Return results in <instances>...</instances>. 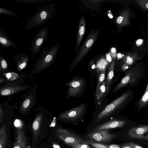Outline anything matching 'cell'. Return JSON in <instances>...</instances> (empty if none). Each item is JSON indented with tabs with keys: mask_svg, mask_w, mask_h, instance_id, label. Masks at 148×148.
Wrapping results in <instances>:
<instances>
[{
	"mask_svg": "<svg viewBox=\"0 0 148 148\" xmlns=\"http://www.w3.org/2000/svg\"><path fill=\"white\" fill-rule=\"evenodd\" d=\"M133 96L132 90L125 92L106 107L98 115L94 122H97L120 111L132 100Z\"/></svg>",
	"mask_w": 148,
	"mask_h": 148,
	"instance_id": "1",
	"label": "cell"
},
{
	"mask_svg": "<svg viewBox=\"0 0 148 148\" xmlns=\"http://www.w3.org/2000/svg\"><path fill=\"white\" fill-rule=\"evenodd\" d=\"M59 46V43H58L54 45L49 50L44 48L42 50L37 62L34 64L31 73L34 74H38L54 63Z\"/></svg>",
	"mask_w": 148,
	"mask_h": 148,
	"instance_id": "2",
	"label": "cell"
},
{
	"mask_svg": "<svg viewBox=\"0 0 148 148\" xmlns=\"http://www.w3.org/2000/svg\"><path fill=\"white\" fill-rule=\"evenodd\" d=\"M55 5L51 3L39 10L29 20L25 26L26 29L40 25L54 14Z\"/></svg>",
	"mask_w": 148,
	"mask_h": 148,
	"instance_id": "3",
	"label": "cell"
},
{
	"mask_svg": "<svg viewBox=\"0 0 148 148\" xmlns=\"http://www.w3.org/2000/svg\"><path fill=\"white\" fill-rule=\"evenodd\" d=\"M99 33V30H97L89 33L82 45L79 47L77 55L73 60L70 67V72H72V70L77 65L92 47Z\"/></svg>",
	"mask_w": 148,
	"mask_h": 148,
	"instance_id": "4",
	"label": "cell"
},
{
	"mask_svg": "<svg viewBox=\"0 0 148 148\" xmlns=\"http://www.w3.org/2000/svg\"><path fill=\"white\" fill-rule=\"evenodd\" d=\"M87 83L85 78L82 77L76 76L67 82L65 85L68 86L66 92L67 98L71 97H82L86 90Z\"/></svg>",
	"mask_w": 148,
	"mask_h": 148,
	"instance_id": "5",
	"label": "cell"
},
{
	"mask_svg": "<svg viewBox=\"0 0 148 148\" xmlns=\"http://www.w3.org/2000/svg\"><path fill=\"white\" fill-rule=\"evenodd\" d=\"M87 104L84 103L70 109L61 112L57 119L62 121L75 122L84 116L87 109Z\"/></svg>",
	"mask_w": 148,
	"mask_h": 148,
	"instance_id": "6",
	"label": "cell"
},
{
	"mask_svg": "<svg viewBox=\"0 0 148 148\" xmlns=\"http://www.w3.org/2000/svg\"><path fill=\"white\" fill-rule=\"evenodd\" d=\"M37 85V84L35 83L34 86L25 95L20 107V111L22 114L29 113L34 106L36 100Z\"/></svg>",
	"mask_w": 148,
	"mask_h": 148,
	"instance_id": "7",
	"label": "cell"
},
{
	"mask_svg": "<svg viewBox=\"0 0 148 148\" xmlns=\"http://www.w3.org/2000/svg\"><path fill=\"white\" fill-rule=\"evenodd\" d=\"M56 135L60 140L68 145L83 143L85 140L64 129H58L56 132Z\"/></svg>",
	"mask_w": 148,
	"mask_h": 148,
	"instance_id": "8",
	"label": "cell"
},
{
	"mask_svg": "<svg viewBox=\"0 0 148 148\" xmlns=\"http://www.w3.org/2000/svg\"><path fill=\"white\" fill-rule=\"evenodd\" d=\"M142 74L137 68L132 69L128 71L120 82L114 89L112 93L129 84H132L141 79Z\"/></svg>",
	"mask_w": 148,
	"mask_h": 148,
	"instance_id": "9",
	"label": "cell"
},
{
	"mask_svg": "<svg viewBox=\"0 0 148 148\" xmlns=\"http://www.w3.org/2000/svg\"><path fill=\"white\" fill-rule=\"evenodd\" d=\"M114 134H112L106 130L92 131L85 138L88 140L97 143H107L111 141L116 136Z\"/></svg>",
	"mask_w": 148,
	"mask_h": 148,
	"instance_id": "10",
	"label": "cell"
},
{
	"mask_svg": "<svg viewBox=\"0 0 148 148\" xmlns=\"http://www.w3.org/2000/svg\"><path fill=\"white\" fill-rule=\"evenodd\" d=\"M34 111L36 114L33 122L32 128L34 138L35 140L39 136L42 123L49 110L44 107H39Z\"/></svg>",
	"mask_w": 148,
	"mask_h": 148,
	"instance_id": "11",
	"label": "cell"
},
{
	"mask_svg": "<svg viewBox=\"0 0 148 148\" xmlns=\"http://www.w3.org/2000/svg\"><path fill=\"white\" fill-rule=\"evenodd\" d=\"M48 28L44 27L39 31L32 39V44L29 49L34 56L38 53L47 39Z\"/></svg>",
	"mask_w": 148,
	"mask_h": 148,
	"instance_id": "12",
	"label": "cell"
},
{
	"mask_svg": "<svg viewBox=\"0 0 148 148\" xmlns=\"http://www.w3.org/2000/svg\"><path fill=\"white\" fill-rule=\"evenodd\" d=\"M32 85H23L16 82L0 86V96H10L31 88Z\"/></svg>",
	"mask_w": 148,
	"mask_h": 148,
	"instance_id": "13",
	"label": "cell"
},
{
	"mask_svg": "<svg viewBox=\"0 0 148 148\" xmlns=\"http://www.w3.org/2000/svg\"><path fill=\"white\" fill-rule=\"evenodd\" d=\"M127 136L131 139L147 140L148 139V125H142L133 127L127 131Z\"/></svg>",
	"mask_w": 148,
	"mask_h": 148,
	"instance_id": "14",
	"label": "cell"
},
{
	"mask_svg": "<svg viewBox=\"0 0 148 148\" xmlns=\"http://www.w3.org/2000/svg\"><path fill=\"white\" fill-rule=\"evenodd\" d=\"M126 123V121L124 120L120 119L110 120L96 127L92 130V132L123 127Z\"/></svg>",
	"mask_w": 148,
	"mask_h": 148,
	"instance_id": "15",
	"label": "cell"
},
{
	"mask_svg": "<svg viewBox=\"0 0 148 148\" xmlns=\"http://www.w3.org/2000/svg\"><path fill=\"white\" fill-rule=\"evenodd\" d=\"M86 23L84 15L82 14L79 23L76 39V45L75 51L76 53L79 50L85 32Z\"/></svg>",
	"mask_w": 148,
	"mask_h": 148,
	"instance_id": "16",
	"label": "cell"
},
{
	"mask_svg": "<svg viewBox=\"0 0 148 148\" xmlns=\"http://www.w3.org/2000/svg\"><path fill=\"white\" fill-rule=\"evenodd\" d=\"M16 141L12 148H26L27 145V139L23 130L17 129Z\"/></svg>",
	"mask_w": 148,
	"mask_h": 148,
	"instance_id": "17",
	"label": "cell"
},
{
	"mask_svg": "<svg viewBox=\"0 0 148 148\" xmlns=\"http://www.w3.org/2000/svg\"><path fill=\"white\" fill-rule=\"evenodd\" d=\"M18 71L24 69L27 66L29 60L28 56L26 54L21 53L13 55Z\"/></svg>",
	"mask_w": 148,
	"mask_h": 148,
	"instance_id": "18",
	"label": "cell"
},
{
	"mask_svg": "<svg viewBox=\"0 0 148 148\" xmlns=\"http://www.w3.org/2000/svg\"><path fill=\"white\" fill-rule=\"evenodd\" d=\"M111 86L107 85L105 80L100 85L97 92L95 93V97L98 102L102 101L109 93Z\"/></svg>",
	"mask_w": 148,
	"mask_h": 148,
	"instance_id": "19",
	"label": "cell"
},
{
	"mask_svg": "<svg viewBox=\"0 0 148 148\" xmlns=\"http://www.w3.org/2000/svg\"><path fill=\"white\" fill-rule=\"evenodd\" d=\"M130 15L129 10L127 9L123 11L116 19V22L118 25L121 27L129 25L130 23Z\"/></svg>",
	"mask_w": 148,
	"mask_h": 148,
	"instance_id": "20",
	"label": "cell"
},
{
	"mask_svg": "<svg viewBox=\"0 0 148 148\" xmlns=\"http://www.w3.org/2000/svg\"><path fill=\"white\" fill-rule=\"evenodd\" d=\"M0 46L3 48L12 47L17 48L16 45L7 36L5 33L0 28Z\"/></svg>",
	"mask_w": 148,
	"mask_h": 148,
	"instance_id": "21",
	"label": "cell"
},
{
	"mask_svg": "<svg viewBox=\"0 0 148 148\" xmlns=\"http://www.w3.org/2000/svg\"><path fill=\"white\" fill-rule=\"evenodd\" d=\"M7 138L6 127L5 125H4L0 129V148H5Z\"/></svg>",
	"mask_w": 148,
	"mask_h": 148,
	"instance_id": "22",
	"label": "cell"
},
{
	"mask_svg": "<svg viewBox=\"0 0 148 148\" xmlns=\"http://www.w3.org/2000/svg\"><path fill=\"white\" fill-rule=\"evenodd\" d=\"M115 64V60H113L111 62L108 71L106 83L107 85L111 86L112 79L114 75V69Z\"/></svg>",
	"mask_w": 148,
	"mask_h": 148,
	"instance_id": "23",
	"label": "cell"
},
{
	"mask_svg": "<svg viewBox=\"0 0 148 148\" xmlns=\"http://www.w3.org/2000/svg\"><path fill=\"white\" fill-rule=\"evenodd\" d=\"M139 57L136 53H129L124 58V62L126 65H131L139 59Z\"/></svg>",
	"mask_w": 148,
	"mask_h": 148,
	"instance_id": "24",
	"label": "cell"
},
{
	"mask_svg": "<svg viewBox=\"0 0 148 148\" xmlns=\"http://www.w3.org/2000/svg\"><path fill=\"white\" fill-rule=\"evenodd\" d=\"M148 101V84L147 83V86L144 94L140 99L138 106L139 108H141L145 106L147 103Z\"/></svg>",
	"mask_w": 148,
	"mask_h": 148,
	"instance_id": "25",
	"label": "cell"
},
{
	"mask_svg": "<svg viewBox=\"0 0 148 148\" xmlns=\"http://www.w3.org/2000/svg\"><path fill=\"white\" fill-rule=\"evenodd\" d=\"M105 72L106 69H105L101 71L98 74L95 93L97 92L100 85L105 80Z\"/></svg>",
	"mask_w": 148,
	"mask_h": 148,
	"instance_id": "26",
	"label": "cell"
},
{
	"mask_svg": "<svg viewBox=\"0 0 148 148\" xmlns=\"http://www.w3.org/2000/svg\"><path fill=\"white\" fill-rule=\"evenodd\" d=\"M83 143L90 145L94 148H109L105 145L94 142L88 140H85Z\"/></svg>",
	"mask_w": 148,
	"mask_h": 148,
	"instance_id": "27",
	"label": "cell"
},
{
	"mask_svg": "<svg viewBox=\"0 0 148 148\" xmlns=\"http://www.w3.org/2000/svg\"><path fill=\"white\" fill-rule=\"evenodd\" d=\"M8 63L7 60L1 55L0 56V71L4 72L8 68Z\"/></svg>",
	"mask_w": 148,
	"mask_h": 148,
	"instance_id": "28",
	"label": "cell"
},
{
	"mask_svg": "<svg viewBox=\"0 0 148 148\" xmlns=\"http://www.w3.org/2000/svg\"><path fill=\"white\" fill-rule=\"evenodd\" d=\"M0 14H4L6 15L18 16V15L14 12L8 9L0 7Z\"/></svg>",
	"mask_w": 148,
	"mask_h": 148,
	"instance_id": "29",
	"label": "cell"
},
{
	"mask_svg": "<svg viewBox=\"0 0 148 148\" xmlns=\"http://www.w3.org/2000/svg\"><path fill=\"white\" fill-rule=\"evenodd\" d=\"M4 75L7 79L9 81L15 80L19 77L18 75L17 74L14 72L8 73L4 74Z\"/></svg>",
	"mask_w": 148,
	"mask_h": 148,
	"instance_id": "30",
	"label": "cell"
},
{
	"mask_svg": "<svg viewBox=\"0 0 148 148\" xmlns=\"http://www.w3.org/2000/svg\"><path fill=\"white\" fill-rule=\"evenodd\" d=\"M88 145L83 143H81L69 145H68L71 146L73 148H90Z\"/></svg>",
	"mask_w": 148,
	"mask_h": 148,
	"instance_id": "31",
	"label": "cell"
},
{
	"mask_svg": "<svg viewBox=\"0 0 148 148\" xmlns=\"http://www.w3.org/2000/svg\"><path fill=\"white\" fill-rule=\"evenodd\" d=\"M137 3L143 8L147 9L148 8V1L147 0H137Z\"/></svg>",
	"mask_w": 148,
	"mask_h": 148,
	"instance_id": "32",
	"label": "cell"
},
{
	"mask_svg": "<svg viewBox=\"0 0 148 148\" xmlns=\"http://www.w3.org/2000/svg\"><path fill=\"white\" fill-rule=\"evenodd\" d=\"M128 144L130 148H144L142 146L138 145L136 143L133 142L129 143Z\"/></svg>",
	"mask_w": 148,
	"mask_h": 148,
	"instance_id": "33",
	"label": "cell"
},
{
	"mask_svg": "<svg viewBox=\"0 0 148 148\" xmlns=\"http://www.w3.org/2000/svg\"><path fill=\"white\" fill-rule=\"evenodd\" d=\"M3 110L1 106H0V122H1L3 120Z\"/></svg>",
	"mask_w": 148,
	"mask_h": 148,
	"instance_id": "34",
	"label": "cell"
},
{
	"mask_svg": "<svg viewBox=\"0 0 148 148\" xmlns=\"http://www.w3.org/2000/svg\"><path fill=\"white\" fill-rule=\"evenodd\" d=\"M109 148H122L118 145L115 144L106 145Z\"/></svg>",
	"mask_w": 148,
	"mask_h": 148,
	"instance_id": "35",
	"label": "cell"
},
{
	"mask_svg": "<svg viewBox=\"0 0 148 148\" xmlns=\"http://www.w3.org/2000/svg\"><path fill=\"white\" fill-rule=\"evenodd\" d=\"M111 55L112 57L114 58L115 57H116V49L114 48H112L111 49Z\"/></svg>",
	"mask_w": 148,
	"mask_h": 148,
	"instance_id": "36",
	"label": "cell"
},
{
	"mask_svg": "<svg viewBox=\"0 0 148 148\" xmlns=\"http://www.w3.org/2000/svg\"><path fill=\"white\" fill-rule=\"evenodd\" d=\"M106 59L107 60L110 62L111 61L112 59L110 56V53H109L106 55Z\"/></svg>",
	"mask_w": 148,
	"mask_h": 148,
	"instance_id": "37",
	"label": "cell"
},
{
	"mask_svg": "<svg viewBox=\"0 0 148 148\" xmlns=\"http://www.w3.org/2000/svg\"><path fill=\"white\" fill-rule=\"evenodd\" d=\"M143 40H142L141 39H140L136 41V45L138 46H140L142 44L143 42Z\"/></svg>",
	"mask_w": 148,
	"mask_h": 148,
	"instance_id": "38",
	"label": "cell"
},
{
	"mask_svg": "<svg viewBox=\"0 0 148 148\" xmlns=\"http://www.w3.org/2000/svg\"><path fill=\"white\" fill-rule=\"evenodd\" d=\"M53 146L54 148H60V145L55 143L53 144Z\"/></svg>",
	"mask_w": 148,
	"mask_h": 148,
	"instance_id": "39",
	"label": "cell"
},
{
	"mask_svg": "<svg viewBox=\"0 0 148 148\" xmlns=\"http://www.w3.org/2000/svg\"><path fill=\"white\" fill-rule=\"evenodd\" d=\"M101 1V0H89L88 1L91 3H98Z\"/></svg>",
	"mask_w": 148,
	"mask_h": 148,
	"instance_id": "40",
	"label": "cell"
},
{
	"mask_svg": "<svg viewBox=\"0 0 148 148\" xmlns=\"http://www.w3.org/2000/svg\"><path fill=\"white\" fill-rule=\"evenodd\" d=\"M5 81V80L0 77V84L3 83Z\"/></svg>",
	"mask_w": 148,
	"mask_h": 148,
	"instance_id": "41",
	"label": "cell"
},
{
	"mask_svg": "<svg viewBox=\"0 0 148 148\" xmlns=\"http://www.w3.org/2000/svg\"><path fill=\"white\" fill-rule=\"evenodd\" d=\"M122 148H130V146L128 145V146H124Z\"/></svg>",
	"mask_w": 148,
	"mask_h": 148,
	"instance_id": "42",
	"label": "cell"
},
{
	"mask_svg": "<svg viewBox=\"0 0 148 148\" xmlns=\"http://www.w3.org/2000/svg\"><path fill=\"white\" fill-rule=\"evenodd\" d=\"M122 56V55L120 53H119L117 54V57L119 58H121Z\"/></svg>",
	"mask_w": 148,
	"mask_h": 148,
	"instance_id": "43",
	"label": "cell"
},
{
	"mask_svg": "<svg viewBox=\"0 0 148 148\" xmlns=\"http://www.w3.org/2000/svg\"><path fill=\"white\" fill-rule=\"evenodd\" d=\"M108 16L110 17V18H112L113 17V16L112 15H110V14H109Z\"/></svg>",
	"mask_w": 148,
	"mask_h": 148,
	"instance_id": "44",
	"label": "cell"
},
{
	"mask_svg": "<svg viewBox=\"0 0 148 148\" xmlns=\"http://www.w3.org/2000/svg\"><path fill=\"white\" fill-rule=\"evenodd\" d=\"M26 148H30V147L29 146H27V147H26Z\"/></svg>",
	"mask_w": 148,
	"mask_h": 148,
	"instance_id": "45",
	"label": "cell"
},
{
	"mask_svg": "<svg viewBox=\"0 0 148 148\" xmlns=\"http://www.w3.org/2000/svg\"><path fill=\"white\" fill-rule=\"evenodd\" d=\"M1 55V54H0V56Z\"/></svg>",
	"mask_w": 148,
	"mask_h": 148,
	"instance_id": "46",
	"label": "cell"
}]
</instances>
